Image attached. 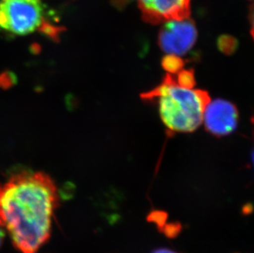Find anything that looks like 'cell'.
I'll return each mask as SVG.
<instances>
[{
    "mask_svg": "<svg viewBox=\"0 0 254 253\" xmlns=\"http://www.w3.org/2000/svg\"><path fill=\"white\" fill-rule=\"evenodd\" d=\"M217 47L224 55H233L237 50L239 42L234 36L230 35H221L216 42Z\"/></svg>",
    "mask_w": 254,
    "mask_h": 253,
    "instance_id": "8",
    "label": "cell"
},
{
    "mask_svg": "<svg viewBox=\"0 0 254 253\" xmlns=\"http://www.w3.org/2000/svg\"><path fill=\"white\" fill-rule=\"evenodd\" d=\"M151 253H178V252L174 251V250H171L170 249H158L155 250V251L152 252Z\"/></svg>",
    "mask_w": 254,
    "mask_h": 253,
    "instance_id": "12",
    "label": "cell"
},
{
    "mask_svg": "<svg viewBox=\"0 0 254 253\" xmlns=\"http://www.w3.org/2000/svg\"><path fill=\"white\" fill-rule=\"evenodd\" d=\"M59 202L49 175L22 171L0 184V226L22 253H36L51 235Z\"/></svg>",
    "mask_w": 254,
    "mask_h": 253,
    "instance_id": "1",
    "label": "cell"
},
{
    "mask_svg": "<svg viewBox=\"0 0 254 253\" xmlns=\"http://www.w3.org/2000/svg\"><path fill=\"white\" fill-rule=\"evenodd\" d=\"M159 107L164 125L172 132H191L201 125L210 97L206 91L181 87L167 74L160 86L141 95Z\"/></svg>",
    "mask_w": 254,
    "mask_h": 253,
    "instance_id": "2",
    "label": "cell"
},
{
    "mask_svg": "<svg viewBox=\"0 0 254 253\" xmlns=\"http://www.w3.org/2000/svg\"><path fill=\"white\" fill-rule=\"evenodd\" d=\"M250 1H253V0H250Z\"/></svg>",
    "mask_w": 254,
    "mask_h": 253,
    "instance_id": "14",
    "label": "cell"
},
{
    "mask_svg": "<svg viewBox=\"0 0 254 253\" xmlns=\"http://www.w3.org/2000/svg\"><path fill=\"white\" fill-rule=\"evenodd\" d=\"M250 22L251 24V36H253V29H254V6L251 4L250 11Z\"/></svg>",
    "mask_w": 254,
    "mask_h": 253,
    "instance_id": "11",
    "label": "cell"
},
{
    "mask_svg": "<svg viewBox=\"0 0 254 253\" xmlns=\"http://www.w3.org/2000/svg\"><path fill=\"white\" fill-rule=\"evenodd\" d=\"M131 1L132 0H111V3L119 9H122L124 7H126Z\"/></svg>",
    "mask_w": 254,
    "mask_h": 253,
    "instance_id": "10",
    "label": "cell"
},
{
    "mask_svg": "<svg viewBox=\"0 0 254 253\" xmlns=\"http://www.w3.org/2000/svg\"><path fill=\"white\" fill-rule=\"evenodd\" d=\"M239 113L232 103L216 100L208 103L203 114L206 130L215 136H226L237 127Z\"/></svg>",
    "mask_w": 254,
    "mask_h": 253,
    "instance_id": "6",
    "label": "cell"
},
{
    "mask_svg": "<svg viewBox=\"0 0 254 253\" xmlns=\"http://www.w3.org/2000/svg\"><path fill=\"white\" fill-rule=\"evenodd\" d=\"M161 65L169 74H177L178 72L183 69L185 62L178 55H167L162 59Z\"/></svg>",
    "mask_w": 254,
    "mask_h": 253,
    "instance_id": "7",
    "label": "cell"
},
{
    "mask_svg": "<svg viewBox=\"0 0 254 253\" xmlns=\"http://www.w3.org/2000/svg\"><path fill=\"white\" fill-rule=\"evenodd\" d=\"M192 0H137L144 22L157 25L190 17Z\"/></svg>",
    "mask_w": 254,
    "mask_h": 253,
    "instance_id": "5",
    "label": "cell"
},
{
    "mask_svg": "<svg viewBox=\"0 0 254 253\" xmlns=\"http://www.w3.org/2000/svg\"><path fill=\"white\" fill-rule=\"evenodd\" d=\"M197 30L190 17L165 22L158 34V45L168 55L180 56L187 54L194 46Z\"/></svg>",
    "mask_w": 254,
    "mask_h": 253,
    "instance_id": "4",
    "label": "cell"
},
{
    "mask_svg": "<svg viewBox=\"0 0 254 253\" xmlns=\"http://www.w3.org/2000/svg\"><path fill=\"white\" fill-rule=\"evenodd\" d=\"M4 230L0 226V246L2 245V240H3V237H4Z\"/></svg>",
    "mask_w": 254,
    "mask_h": 253,
    "instance_id": "13",
    "label": "cell"
},
{
    "mask_svg": "<svg viewBox=\"0 0 254 253\" xmlns=\"http://www.w3.org/2000/svg\"><path fill=\"white\" fill-rule=\"evenodd\" d=\"M46 8L42 0H0V32L23 36L36 31L57 37L56 27L47 26Z\"/></svg>",
    "mask_w": 254,
    "mask_h": 253,
    "instance_id": "3",
    "label": "cell"
},
{
    "mask_svg": "<svg viewBox=\"0 0 254 253\" xmlns=\"http://www.w3.org/2000/svg\"><path fill=\"white\" fill-rule=\"evenodd\" d=\"M175 79L177 85L184 88L193 89L196 85L194 72L192 70H181Z\"/></svg>",
    "mask_w": 254,
    "mask_h": 253,
    "instance_id": "9",
    "label": "cell"
}]
</instances>
